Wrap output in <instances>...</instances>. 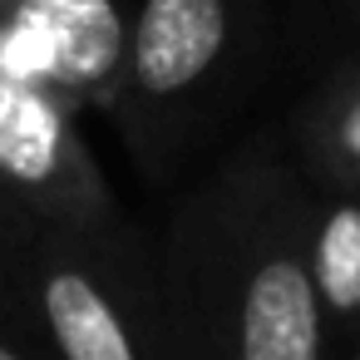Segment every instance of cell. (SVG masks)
I'll return each mask as SVG.
<instances>
[{"instance_id":"1","label":"cell","mask_w":360,"mask_h":360,"mask_svg":"<svg viewBox=\"0 0 360 360\" xmlns=\"http://www.w3.org/2000/svg\"><path fill=\"white\" fill-rule=\"evenodd\" d=\"M158 262L178 360H330L306 262V188L286 173H222L178 212Z\"/></svg>"},{"instance_id":"2","label":"cell","mask_w":360,"mask_h":360,"mask_svg":"<svg viewBox=\"0 0 360 360\" xmlns=\"http://www.w3.org/2000/svg\"><path fill=\"white\" fill-rule=\"evenodd\" d=\"M50 360H178L163 262L114 222H35L0 286Z\"/></svg>"},{"instance_id":"3","label":"cell","mask_w":360,"mask_h":360,"mask_svg":"<svg viewBox=\"0 0 360 360\" xmlns=\"http://www.w3.org/2000/svg\"><path fill=\"white\" fill-rule=\"evenodd\" d=\"M75 114L79 109L60 89L11 70L0 55V188L35 222L119 217V202Z\"/></svg>"},{"instance_id":"4","label":"cell","mask_w":360,"mask_h":360,"mask_svg":"<svg viewBox=\"0 0 360 360\" xmlns=\"http://www.w3.org/2000/svg\"><path fill=\"white\" fill-rule=\"evenodd\" d=\"M232 45V0H143L129 45L114 114L139 143H163L178 109H188L217 75Z\"/></svg>"},{"instance_id":"5","label":"cell","mask_w":360,"mask_h":360,"mask_svg":"<svg viewBox=\"0 0 360 360\" xmlns=\"http://www.w3.org/2000/svg\"><path fill=\"white\" fill-rule=\"evenodd\" d=\"M0 25L25 40L75 109L119 104L129 25L114 0H0Z\"/></svg>"},{"instance_id":"6","label":"cell","mask_w":360,"mask_h":360,"mask_svg":"<svg viewBox=\"0 0 360 360\" xmlns=\"http://www.w3.org/2000/svg\"><path fill=\"white\" fill-rule=\"evenodd\" d=\"M306 262L335 355L360 340V193L306 188Z\"/></svg>"},{"instance_id":"7","label":"cell","mask_w":360,"mask_h":360,"mask_svg":"<svg viewBox=\"0 0 360 360\" xmlns=\"http://www.w3.org/2000/svg\"><path fill=\"white\" fill-rule=\"evenodd\" d=\"M306 153L316 163L321 188L360 193V70L335 79L306 114Z\"/></svg>"},{"instance_id":"8","label":"cell","mask_w":360,"mask_h":360,"mask_svg":"<svg viewBox=\"0 0 360 360\" xmlns=\"http://www.w3.org/2000/svg\"><path fill=\"white\" fill-rule=\"evenodd\" d=\"M30 232H35V217L6 188H0V286L11 281V271H15V262H20L25 242H30Z\"/></svg>"},{"instance_id":"9","label":"cell","mask_w":360,"mask_h":360,"mask_svg":"<svg viewBox=\"0 0 360 360\" xmlns=\"http://www.w3.org/2000/svg\"><path fill=\"white\" fill-rule=\"evenodd\" d=\"M0 360H50L45 345L35 340V330L25 326V316L0 296Z\"/></svg>"},{"instance_id":"10","label":"cell","mask_w":360,"mask_h":360,"mask_svg":"<svg viewBox=\"0 0 360 360\" xmlns=\"http://www.w3.org/2000/svg\"><path fill=\"white\" fill-rule=\"evenodd\" d=\"M330 360H360V340H355V345H345V350H335Z\"/></svg>"}]
</instances>
